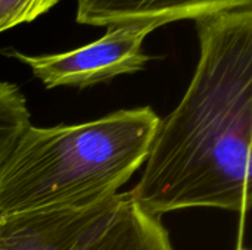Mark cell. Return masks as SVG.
Wrapping results in <instances>:
<instances>
[{
	"instance_id": "6da1fadb",
	"label": "cell",
	"mask_w": 252,
	"mask_h": 250,
	"mask_svg": "<svg viewBox=\"0 0 252 250\" xmlns=\"http://www.w3.org/2000/svg\"><path fill=\"white\" fill-rule=\"evenodd\" d=\"M199 59L177 108L159 118L131 199L159 217L214 208L245 217L252 143V7L198 18Z\"/></svg>"
},
{
	"instance_id": "7a4b0ae2",
	"label": "cell",
	"mask_w": 252,
	"mask_h": 250,
	"mask_svg": "<svg viewBox=\"0 0 252 250\" xmlns=\"http://www.w3.org/2000/svg\"><path fill=\"white\" fill-rule=\"evenodd\" d=\"M158 122L142 106L75 125H30L0 168V217L114 197L143 165Z\"/></svg>"
},
{
	"instance_id": "3957f363",
	"label": "cell",
	"mask_w": 252,
	"mask_h": 250,
	"mask_svg": "<svg viewBox=\"0 0 252 250\" xmlns=\"http://www.w3.org/2000/svg\"><path fill=\"white\" fill-rule=\"evenodd\" d=\"M158 28L145 22L120 24L106 27L100 38L69 52L27 55L16 49H0V53L27 65L46 88H87L143 71L154 59L143 50V43Z\"/></svg>"
},
{
	"instance_id": "277c9868",
	"label": "cell",
	"mask_w": 252,
	"mask_h": 250,
	"mask_svg": "<svg viewBox=\"0 0 252 250\" xmlns=\"http://www.w3.org/2000/svg\"><path fill=\"white\" fill-rule=\"evenodd\" d=\"M127 199L128 192L86 208L1 215L0 250H87Z\"/></svg>"
},
{
	"instance_id": "5b68a950",
	"label": "cell",
	"mask_w": 252,
	"mask_h": 250,
	"mask_svg": "<svg viewBox=\"0 0 252 250\" xmlns=\"http://www.w3.org/2000/svg\"><path fill=\"white\" fill-rule=\"evenodd\" d=\"M244 7H252V0H77L75 22L89 27L130 22L164 27Z\"/></svg>"
},
{
	"instance_id": "8992f818",
	"label": "cell",
	"mask_w": 252,
	"mask_h": 250,
	"mask_svg": "<svg viewBox=\"0 0 252 250\" xmlns=\"http://www.w3.org/2000/svg\"><path fill=\"white\" fill-rule=\"evenodd\" d=\"M87 250H174L159 217L142 209L130 196L109 227Z\"/></svg>"
},
{
	"instance_id": "52a82bcc",
	"label": "cell",
	"mask_w": 252,
	"mask_h": 250,
	"mask_svg": "<svg viewBox=\"0 0 252 250\" xmlns=\"http://www.w3.org/2000/svg\"><path fill=\"white\" fill-rule=\"evenodd\" d=\"M27 99L16 84L0 80V168L31 125Z\"/></svg>"
},
{
	"instance_id": "ba28073f",
	"label": "cell",
	"mask_w": 252,
	"mask_h": 250,
	"mask_svg": "<svg viewBox=\"0 0 252 250\" xmlns=\"http://www.w3.org/2000/svg\"><path fill=\"white\" fill-rule=\"evenodd\" d=\"M61 0H0V34L30 24L52 10Z\"/></svg>"
},
{
	"instance_id": "9c48e42d",
	"label": "cell",
	"mask_w": 252,
	"mask_h": 250,
	"mask_svg": "<svg viewBox=\"0 0 252 250\" xmlns=\"http://www.w3.org/2000/svg\"><path fill=\"white\" fill-rule=\"evenodd\" d=\"M236 250H250V249H247V248H244V246H239Z\"/></svg>"
}]
</instances>
